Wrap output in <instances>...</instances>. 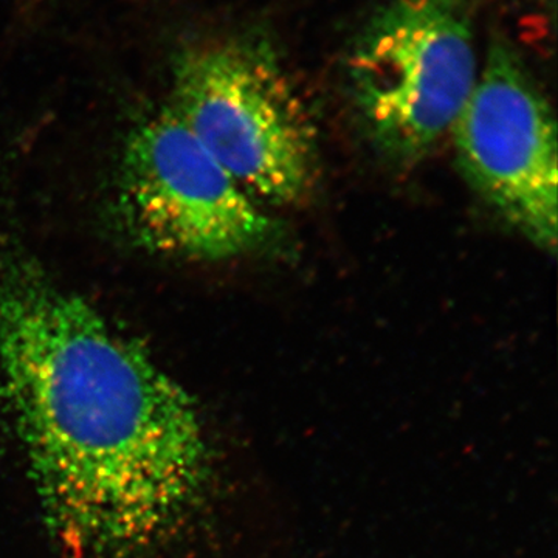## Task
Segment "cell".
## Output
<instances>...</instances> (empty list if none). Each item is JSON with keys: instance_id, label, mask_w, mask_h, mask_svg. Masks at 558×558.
I'll return each instance as SVG.
<instances>
[{"instance_id": "3957f363", "label": "cell", "mask_w": 558, "mask_h": 558, "mask_svg": "<svg viewBox=\"0 0 558 558\" xmlns=\"http://www.w3.org/2000/svg\"><path fill=\"white\" fill-rule=\"evenodd\" d=\"M478 75L468 0H391L348 57L363 126L399 165L421 160L450 132Z\"/></svg>"}, {"instance_id": "5b68a950", "label": "cell", "mask_w": 558, "mask_h": 558, "mask_svg": "<svg viewBox=\"0 0 558 558\" xmlns=\"http://www.w3.org/2000/svg\"><path fill=\"white\" fill-rule=\"evenodd\" d=\"M450 134L462 178L481 199L535 247L556 252V116L508 40L492 39Z\"/></svg>"}, {"instance_id": "6da1fadb", "label": "cell", "mask_w": 558, "mask_h": 558, "mask_svg": "<svg viewBox=\"0 0 558 558\" xmlns=\"http://www.w3.org/2000/svg\"><path fill=\"white\" fill-rule=\"evenodd\" d=\"M0 398L73 558L149 553L204 490L208 444L185 389L16 253H0Z\"/></svg>"}, {"instance_id": "277c9868", "label": "cell", "mask_w": 558, "mask_h": 558, "mask_svg": "<svg viewBox=\"0 0 558 558\" xmlns=\"http://www.w3.org/2000/svg\"><path fill=\"white\" fill-rule=\"evenodd\" d=\"M121 204L145 247L201 260L236 258L266 245L275 222L220 167L170 108L128 140Z\"/></svg>"}, {"instance_id": "7a4b0ae2", "label": "cell", "mask_w": 558, "mask_h": 558, "mask_svg": "<svg viewBox=\"0 0 558 558\" xmlns=\"http://www.w3.org/2000/svg\"><path fill=\"white\" fill-rule=\"evenodd\" d=\"M168 106L252 199L284 207L318 178L311 109L260 35L202 40L180 51Z\"/></svg>"}]
</instances>
